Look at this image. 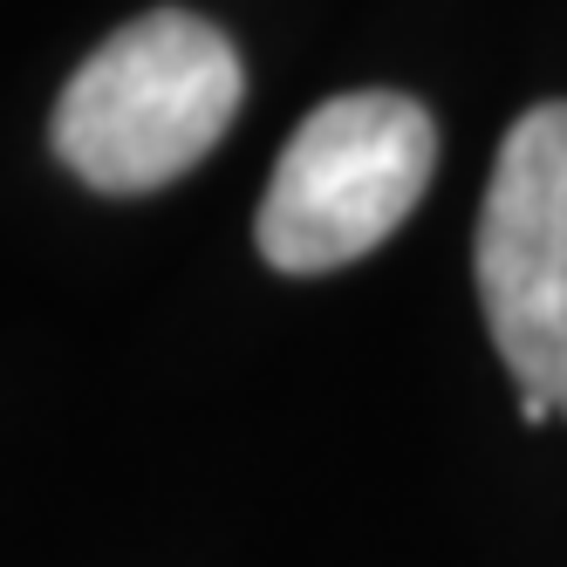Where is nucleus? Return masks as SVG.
<instances>
[{
  "mask_svg": "<svg viewBox=\"0 0 567 567\" xmlns=\"http://www.w3.org/2000/svg\"><path fill=\"white\" fill-rule=\"evenodd\" d=\"M437 172V124L417 96L355 90L308 110L260 198V254L280 274H336L411 219Z\"/></svg>",
  "mask_w": 567,
  "mask_h": 567,
  "instance_id": "2",
  "label": "nucleus"
},
{
  "mask_svg": "<svg viewBox=\"0 0 567 567\" xmlns=\"http://www.w3.org/2000/svg\"><path fill=\"white\" fill-rule=\"evenodd\" d=\"M478 301L519 396L567 417V103L526 110L478 213Z\"/></svg>",
  "mask_w": 567,
  "mask_h": 567,
  "instance_id": "3",
  "label": "nucleus"
},
{
  "mask_svg": "<svg viewBox=\"0 0 567 567\" xmlns=\"http://www.w3.org/2000/svg\"><path fill=\"white\" fill-rule=\"evenodd\" d=\"M233 42L185 8L137 14L69 75L55 103L62 165L96 192H157L185 178L239 116Z\"/></svg>",
  "mask_w": 567,
  "mask_h": 567,
  "instance_id": "1",
  "label": "nucleus"
}]
</instances>
